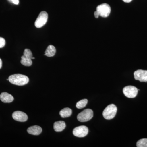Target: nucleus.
I'll return each mask as SVG.
<instances>
[{
    "label": "nucleus",
    "instance_id": "18",
    "mask_svg": "<svg viewBox=\"0 0 147 147\" xmlns=\"http://www.w3.org/2000/svg\"><path fill=\"white\" fill-rule=\"evenodd\" d=\"M6 41L5 39L2 37H0V48H2L5 45Z\"/></svg>",
    "mask_w": 147,
    "mask_h": 147
},
{
    "label": "nucleus",
    "instance_id": "4",
    "mask_svg": "<svg viewBox=\"0 0 147 147\" xmlns=\"http://www.w3.org/2000/svg\"><path fill=\"white\" fill-rule=\"evenodd\" d=\"M96 11L98 13L99 16L107 17L110 15L111 8L108 4L103 3L97 6Z\"/></svg>",
    "mask_w": 147,
    "mask_h": 147
},
{
    "label": "nucleus",
    "instance_id": "20",
    "mask_svg": "<svg viewBox=\"0 0 147 147\" xmlns=\"http://www.w3.org/2000/svg\"><path fill=\"white\" fill-rule=\"evenodd\" d=\"M94 15L96 18H98L99 16V14H98V13L96 11H95Z\"/></svg>",
    "mask_w": 147,
    "mask_h": 147
},
{
    "label": "nucleus",
    "instance_id": "9",
    "mask_svg": "<svg viewBox=\"0 0 147 147\" xmlns=\"http://www.w3.org/2000/svg\"><path fill=\"white\" fill-rule=\"evenodd\" d=\"M12 118L14 120L22 122L26 121L28 119V117L26 114L20 111L13 112L12 114Z\"/></svg>",
    "mask_w": 147,
    "mask_h": 147
},
{
    "label": "nucleus",
    "instance_id": "21",
    "mask_svg": "<svg viewBox=\"0 0 147 147\" xmlns=\"http://www.w3.org/2000/svg\"><path fill=\"white\" fill-rule=\"evenodd\" d=\"M124 2L125 3H130L131 2L132 0H123Z\"/></svg>",
    "mask_w": 147,
    "mask_h": 147
},
{
    "label": "nucleus",
    "instance_id": "7",
    "mask_svg": "<svg viewBox=\"0 0 147 147\" xmlns=\"http://www.w3.org/2000/svg\"><path fill=\"white\" fill-rule=\"evenodd\" d=\"M88 129L84 125L77 127L73 129V134L74 136L78 137H86L88 133Z\"/></svg>",
    "mask_w": 147,
    "mask_h": 147
},
{
    "label": "nucleus",
    "instance_id": "6",
    "mask_svg": "<svg viewBox=\"0 0 147 147\" xmlns=\"http://www.w3.org/2000/svg\"><path fill=\"white\" fill-rule=\"evenodd\" d=\"M138 90L136 87L129 86L125 87L123 89L124 94L127 97L134 98L138 94Z\"/></svg>",
    "mask_w": 147,
    "mask_h": 147
},
{
    "label": "nucleus",
    "instance_id": "10",
    "mask_svg": "<svg viewBox=\"0 0 147 147\" xmlns=\"http://www.w3.org/2000/svg\"><path fill=\"white\" fill-rule=\"evenodd\" d=\"M0 99L4 103H10L13 101L14 98L11 94L7 92H3L0 95Z\"/></svg>",
    "mask_w": 147,
    "mask_h": 147
},
{
    "label": "nucleus",
    "instance_id": "3",
    "mask_svg": "<svg viewBox=\"0 0 147 147\" xmlns=\"http://www.w3.org/2000/svg\"><path fill=\"white\" fill-rule=\"evenodd\" d=\"M93 117V112L91 109H86L78 114L77 119L80 122H85L91 119Z\"/></svg>",
    "mask_w": 147,
    "mask_h": 147
},
{
    "label": "nucleus",
    "instance_id": "5",
    "mask_svg": "<svg viewBox=\"0 0 147 147\" xmlns=\"http://www.w3.org/2000/svg\"><path fill=\"white\" fill-rule=\"evenodd\" d=\"M48 19V14L46 11H41L35 22V26L37 28H40L47 23Z\"/></svg>",
    "mask_w": 147,
    "mask_h": 147
},
{
    "label": "nucleus",
    "instance_id": "8",
    "mask_svg": "<svg viewBox=\"0 0 147 147\" xmlns=\"http://www.w3.org/2000/svg\"><path fill=\"white\" fill-rule=\"evenodd\" d=\"M134 79L141 82H147V70L139 69L134 73Z\"/></svg>",
    "mask_w": 147,
    "mask_h": 147
},
{
    "label": "nucleus",
    "instance_id": "12",
    "mask_svg": "<svg viewBox=\"0 0 147 147\" xmlns=\"http://www.w3.org/2000/svg\"><path fill=\"white\" fill-rule=\"evenodd\" d=\"M65 127V123L63 121H58L54 123V130L56 132H61L63 131Z\"/></svg>",
    "mask_w": 147,
    "mask_h": 147
},
{
    "label": "nucleus",
    "instance_id": "17",
    "mask_svg": "<svg viewBox=\"0 0 147 147\" xmlns=\"http://www.w3.org/2000/svg\"><path fill=\"white\" fill-rule=\"evenodd\" d=\"M137 147H147V139H140L137 143Z\"/></svg>",
    "mask_w": 147,
    "mask_h": 147
},
{
    "label": "nucleus",
    "instance_id": "16",
    "mask_svg": "<svg viewBox=\"0 0 147 147\" xmlns=\"http://www.w3.org/2000/svg\"><path fill=\"white\" fill-rule=\"evenodd\" d=\"M88 102V100L87 99H84L80 100L76 103V107L78 109H82V108L86 107Z\"/></svg>",
    "mask_w": 147,
    "mask_h": 147
},
{
    "label": "nucleus",
    "instance_id": "13",
    "mask_svg": "<svg viewBox=\"0 0 147 147\" xmlns=\"http://www.w3.org/2000/svg\"><path fill=\"white\" fill-rule=\"evenodd\" d=\"M56 52V50L55 46L53 45H50L46 49L44 55L48 57H52L55 55Z\"/></svg>",
    "mask_w": 147,
    "mask_h": 147
},
{
    "label": "nucleus",
    "instance_id": "14",
    "mask_svg": "<svg viewBox=\"0 0 147 147\" xmlns=\"http://www.w3.org/2000/svg\"><path fill=\"white\" fill-rule=\"evenodd\" d=\"M72 114V110L70 108H65L61 110L59 115L62 118H66L70 117Z\"/></svg>",
    "mask_w": 147,
    "mask_h": 147
},
{
    "label": "nucleus",
    "instance_id": "22",
    "mask_svg": "<svg viewBox=\"0 0 147 147\" xmlns=\"http://www.w3.org/2000/svg\"><path fill=\"white\" fill-rule=\"evenodd\" d=\"M2 66V61L1 59H0V69L1 68Z\"/></svg>",
    "mask_w": 147,
    "mask_h": 147
},
{
    "label": "nucleus",
    "instance_id": "19",
    "mask_svg": "<svg viewBox=\"0 0 147 147\" xmlns=\"http://www.w3.org/2000/svg\"><path fill=\"white\" fill-rule=\"evenodd\" d=\"M8 1L15 5H18L19 3V0H8Z\"/></svg>",
    "mask_w": 147,
    "mask_h": 147
},
{
    "label": "nucleus",
    "instance_id": "2",
    "mask_svg": "<svg viewBox=\"0 0 147 147\" xmlns=\"http://www.w3.org/2000/svg\"><path fill=\"white\" fill-rule=\"evenodd\" d=\"M117 110V108L115 104H110L104 109L102 113V115L105 119H112L115 116Z\"/></svg>",
    "mask_w": 147,
    "mask_h": 147
},
{
    "label": "nucleus",
    "instance_id": "11",
    "mask_svg": "<svg viewBox=\"0 0 147 147\" xmlns=\"http://www.w3.org/2000/svg\"><path fill=\"white\" fill-rule=\"evenodd\" d=\"M29 134L33 135H38L42 132V129L38 125H34L30 127L27 129Z\"/></svg>",
    "mask_w": 147,
    "mask_h": 147
},
{
    "label": "nucleus",
    "instance_id": "1",
    "mask_svg": "<svg viewBox=\"0 0 147 147\" xmlns=\"http://www.w3.org/2000/svg\"><path fill=\"white\" fill-rule=\"evenodd\" d=\"M9 81L11 84L17 86H22L28 84L29 79L26 75L21 74H15L9 77Z\"/></svg>",
    "mask_w": 147,
    "mask_h": 147
},
{
    "label": "nucleus",
    "instance_id": "15",
    "mask_svg": "<svg viewBox=\"0 0 147 147\" xmlns=\"http://www.w3.org/2000/svg\"><path fill=\"white\" fill-rule=\"evenodd\" d=\"M21 63L23 65L26 66H30L32 64V59L31 58L27 57L23 55L21 57Z\"/></svg>",
    "mask_w": 147,
    "mask_h": 147
}]
</instances>
